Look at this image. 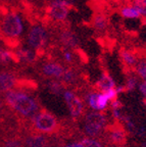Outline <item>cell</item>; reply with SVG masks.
Segmentation results:
<instances>
[{
    "label": "cell",
    "instance_id": "1",
    "mask_svg": "<svg viewBox=\"0 0 146 147\" xmlns=\"http://www.w3.org/2000/svg\"><path fill=\"white\" fill-rule=\"evenodd\" d=\"M27 20L22 11L8 8L0 14V38L16 46L20 44L28 30Z\"/></svg>",
    "mask_w": 146,
    "mask_h": 147
},
{
    "label": "cell",
    "instance_id": "2",
    "mask_svg": "<svg viewBox=\"0 0 146 147\" xmlns=\"http://www.w3.org/2000/svg\"><path fill=\"white\" fill-rule=\"evenodd\" d=\"M4 99L18 113L26 117L33 119L39 111V104L35 98L22 90H10L4 92Z\"/></svg>",
    "mask_w": 146,
    "mask_h": 147
},
{
    "label": "cell",
    "instance_id": "3",
    "mask_svg": "<svg viewBox=\"0 0 146 147\" xmlns=\"http://www.w3.org/2000/svg\"><path fill=\"white\" fill-rule=\"evenodd\" d=\"M25 44L31 49L40 52L44 50L50 41V33L45 25L41 23L33 24L28 28L25 35Z\"/></svg>",
    "mask_w": 146,
    "mask_h": 147
},
{
    "label": "cell",
    "instance_id": "4",
    "mask_svg": "<svg viewBox=\"0 0 146 147\" xmlns=\"http://www.w3.org/2000/svg\"><path fill=\"white\" fill-rule=\"evenodd\" d=\"M108 124L107 117L104 113H87L84 115V133L90 138H99L101 140Z\"/></svg>",
    "mask_w": 146,
    "mask_h": 147
},
{
    "label": "cell",
    "instance_id": "5",
    "mask_svg": "<svg viewBox=\"0 0 146 147\" xmlns=\"http://www.w3.org/2000/svg\"><path fill=\"white\" fill-rule=\"evenodd\" d=\"M128 140V133L119 121L108 124L101 138V142L107 147H124Z\"/></svg>",
    "mask_w": 146,
    "mask_h": 147
},
{
    "label": "cell",
    "instance_id": "6",
    "mask_svg": "<svg viewBox=\"0 0 146 147\" xmlns=\"http://www.w3.org/2000/svg\"><path fill=\"white\" fill-rule=\"evenodd\" d=\"M33 128L36 133L40 134H57L60 130V124L54 115L42 109L32 119Z\"/></svg>",
    "mask_w": 146,
    "mask_h": 147
},
{
    "label": "cell",
    "instance_id": "7",
    "mask_svg": "<svg viewBox=\"0 0 146 147\" xmlns=\"http://www.w3.org/2000/svg\"><path fill=\"white\" fill-rule=\"evenodd\" d=\"M64 97L74 119H79L84 115L85 102L81 97L78 96L72 90H66L64 92Z\"/></svg>",
    "mask_w": 146,
    "mask_h": 147
},
{
    "label": "cell",
    "instance_id": "8",
    "mask_svg": "<svg viewBox=\"0 0 146 147\" xmlns=\"http://www.w3.org/2000/svg\"><path fill=\"white\" fill-rule=\"evenodd\" d=\"M71 9L64 5L53 2H47L46 16L53 23H64L69 18Z\"/></svg>",
    "mask_w": 146,
    "mask_h": 147
},
{
    "label": "cell",
    "instance_id": "9",
    "mask_svg": "<svg viewBox=\"0 0 146 147\" xmlns=\"http://www.w3.org/2000/svg\"><path fill=\"white\" fill-rule=\"evenodd\" d=\"M58 43L62 46V48L70 49V50H76L80 46V38L71 29L64 28L58 32V37H57Z\"/></svg>",
    "mask_w": 146,
    "mask_h": 147
},
{
    "label": "cell",
    "instance_id": "10",
    "mask_svg": "<svg viewBox=\"0 0 146 147\" xmlns=\"http://www.w3.org/2000/svg\"><path fill=\"white\" fill-rule=\"evenodd\" d=\"M16 62H21L25 64H32L35 63L38 58V52L31 49L26 44H18L14 46V49Z\"/></svg>",
    "mask_w": 146,
    "mask_h": 147
},
{
    "label": "cell",
    "instance_id": "11",
    "mask_svg": "<svg viewBox=\"0 0 146 147\" xmlns=\"http://www.w3.org/2000/svg\"><path fill=\"white\" fill-rule=\"evenodd\" d=\"M66 67L53 60L45 61L41 67V74L49 80H60Z\"/></svg>",
    "mask_w": 146,
    "mask_h": 147
},
{
    "label": "cell",
    "instance_id": "12",
    "mask_svg": "<svg viewBox=\"0 0 146 147\" xmlns=\"http://www.w3.org/2000/svg\"><path fill=\"white\" fill-rule=\"evenodd\" d=\"M18 79L12 71H0V91H10L18 87Z\"/></svg>",
    "mask_w": 146,
    "mask_h": 147
},
{
    "label": "cell",
    "instance_id": "13",
    "mask_svg": "<svg viewBox=\"0 0 146 147\" xmlns=\"http://www.w3.org/2000/svg\"><path fill=\"white\" fill-rule=\"evenodd\" d=\"M116 88V83H114L112 77L106 71H103L101 74L100 78L95 84V91H99L100 93H105L110 90Z\"/></svg>",
    "mask_w": 146,
    "mask_h": 147
},
{
    "label": "cell",
    "instance_id": "14",
    "mask_svg": "<svg viewBox=\"0 0 146 147\" xmlns=\"http://www.w3.org/2000/svg\"><path fill=\"white\" fill-rule=\"evenodd\" d=\"M120 58L122 60V63L125 65L127 71H132L134 69L135 65L137 63L138 58L132 50L123 48L120 51Z\"/></svg>",
    "mask_w": 146,
    "mask_h": 147
},
{
    "label": "cell",
    "instance_id": "15",
    "mask_svg": "<svg viewBox=\"0 0 146 147\" xmlns=\"http://www.w3.org/2000/svg\"><path fill=\"white\" fill-rule=\"evenodd\" d=\"M120 14H121L122 18H125V20H128V21H138V20L142 18L140 11L131 3L124 4L120 8Z\"/></svg>",
    "mask_w": 146,
    "mask_h": 147
},
{
    "label": "cell",
    "instance_id": "16",
    "mask_svg": "<svg viewBox=\"0 0 146 147\" xmlns=\"http://www.w3.org/2000/svg\"><path fill=\"white\" fill-rule=\"evenodd\" d=\"M79 74L72 67H66L62 77L60 78V82L64 84V87H73L76 86L79 82Z\"/></svg>",
    "mask_w": 146,
    "mask_h": 147
},
{
    "label": "cell",
    "instance_id": "17",
    "mask_svg": "<svg viewBox=\"0 0 146 147\" xmlns=\"http://www.w3.org/2000/svg\"><path fill=\"white\" fill-rule=\"evenodd\" d=\"M92 28L96 32L98 33H103L107 30L110 22H108L107 16L103 13H96L92 18Z\"/></svg>",
    "mask_w": 146,
    "mask_h": 147
},
{
    "label": "cell",
    "instance_id": "18",
    "mask_svg": "<svg viewBox=\"0 0 146 147\" xmlns=\"http://www.w3.org/2000/svg\"><path fill=\"white\" fill-rule=\"evenodd\" d=\"M12 61H16L14 50L10 49L9 47H4L3 46L1 51H0V63L7 64Z\"/></svg>",
    "mask_w": 146,
    "mask_h": 147
},
{
    "label": "cell",
    "instance_id": "19",
    "mask_svg": "<svg viewBox=\"0 0 146 147\" xmlns=\"http://www.w3.org/2000/svg\"><path fill=\"white\" fill-rule=\"evenodd\" d=\"M47 87L51 93L55 95H59L66 91V87L64 86L59 80H48L47 82Z\"/></svg>",
    "mask_w": 146,
    "mask_h": 147
},
{
    "label": "cell",
    "instance_id": "20",
    "mask_svg": "<svg viewBox=\"0 0 146 147\" xmlns=\"http://www.w3.org/2000/svg\"><path fill=\"white\" fill-rule=\"evenodd\" d=\"M134 71L138 78L146 81V58L138 59L137 63L134 67Z\"/></svg>",
    "mask_w": 146,
    "mask_h": 147
},
{
    "label": "cell",
    "instance_id": "21",
    "mask_svg": "<svg viewBox=\"0 0 146 147\" xmlns=\"http://www.w3.org/2000/svg\"><path fill=\"white\" fill-rule=\"evenodd\" d=\"M137 86H138V77L133 73L128 74V76H127V81H126V85L124 86L125 92L126 91H133Z\"/></svg>",
    "mask_w": 146,
    "mask_h": 147
},
{
    "label": "cell",
    "instance_id": "22",
    "mask_svg": "<svg viewBox=\"0 0 146 147\" xmlns=\"http://www.w3.org/2000/svg\"><path fill=\"white\" fill-rule=\"evenodd\" d=\"M79 147H107L101 141L90 139V138H84L81 139L79 142Z\"/></svg>",
    "mask_w": 146,
    "mask_h": 147
},
{
    "label": "cell",
    "instance_id": "23",
    "mask_svg": "<svg viewBox=\"0 0 146 147\" xmlns=\"http://www.w3.org/2000/svg\"><path fill=\"white\" fill-rule=\"evenodd\" d=\"M62 59H64V62H66V63L72 64V63H74L76 60V54L74 53L73 50H70V49L62 48Z\"/></svg>",
    "mask_w": 146,
    "mask_h": 147
},
{
    "label": "cell",
    "instance_id": "24",
    "mask_svg": "<svg viewBox=\"0 0 146 147\" xmlns=\"http://www.w3.org/2000/svg\"><path fill=\"white\" fill-rule=\"evenodd\" d=\"M107 98L105 97L103 93H98L97 100H96V105H97V110H104L107 107Z\"/></svg>",
    "mask_w": 146,
    "mask_h": 147
},
{
    "label": "cell",
    "instance_id": "25",
    "mask_svg": "<svg viewBox=\"0 0 146 147\" xmlns=\"http://www.w3.org/2000/svg\"><path fill=\"white\" fill-rule=\"evenodd\" d=\"M130 3L139 10L142 18H146V5L144 0H131Z\"/></svg>",
    "mask_w": 146,
    "mask_h": 147
},
{
    "label": "cell",
    "instance_id": "26",
    "mask_svg": "<svg viewBox=\"0 0 146 147\" xmlns=\"http://www.w3.org/2000/svg\"><path fill=\"white\" fill-rule=\"evenodd\" d=\"M76 1H77V0H47V2L57 3V4L64 5V6L68 7V8H70V9H72L75 6Z\"/></svg>",
    "mask_w": 146,
    "mask_h": 147
},
{
    "label": "cell",
    "instance_id": "27",
    "mask_svg": "<svg viewBox=\"0 0 146 147\" xmlns=\"http://www.w3.org/2000/svg\"><path fill=\"white\" fill-rule=\"evenodd\" d=\"M3 147H24V143H23V141L20 140V139L12 138V139L7 140Z\"/></svg>",
    "mask_w": 146,
    "mask_h": 147
},
{
    "label": "cell",
    "instance_id": "28",
    "mask_svg": "<svg viewBox=\"0 0 146 147\" xmlns=\"http://www.w3.org/2000/svg\"><path fill=\"white\" fill-rule=\"evenodd\" d=\"M103 94H104L105 97L107 98V100H110V101L116 100L118 95H119L118 94V92H116V88H114V89L110 90V91H107V92H105V93H103Z\"/></svg>",
    "mask_w": 146,
    "mask_h": 147
},
{
    "label": "cell",
    "instance_id": "29",
    "mask_svg": "<svg viewBox=\"0 0 146 147\" xmlns=\"http://www.w3.org/2000/svg\"><path fill=\"white\" fill-rule=\"evenodd\" d=\"M18 0H0V6L3 7H12L16 5Z\"/></svg>",
    "mask_w": 146,
    "mask_h": 147
},
{
    "label": "cell",
    "instance_id": "30",
    "mask_svg": "<svg viewBox=\"0 0 146 147\" xmlns=\"http://www.w3.org/2000/svg\"><path fill=\"white\" fill-rule=\"evenodd\" d=\"M110 107L112 108V110H114V109H118V110H119L120 108L123 107V103H122V102L120 100L116 99V100H112V102H110Z\"/></svg>",
    "mask_w": 146,
    "mask_h": 147
},
{
    "label": "cell",
    "instance_id": "31",
    "mask_svg": "<svg viewBox=\"0 0 146 147\" xmlns=\"http://www.w3.org/2000/svg\"><path fill=\"white\" fill-rule=\"evenodd\" d=\"M138 87H139L140 92L142 93L144 98H146V81H142L139 85H138Z\"/></svg>",
    "mask_w": 146,
    "mask_h": 147
},
{
    "label": "cell",
    "instance_id": "32",
    "mask_svg": "<svg viewBox=\"0 0 146 147\" xmlns=\"http://www.w3.org/2000/svg\"><path fill=\"white\" fill-rule=\"evenodd\" d=\"M64 147H79V142L70 143V144H68V145H64Z\"/></svg>",
    "mask_w": 146,
    "mask_h": 147
},
{
    "label": "cell",
    "instance_id": "33",
    "mask_svg": "<svg viewBox=\"0 0 146 147\" xmlns=\"http://www.w3.org/2000/svg\"><path fill=\"white\" fill-rule=\"evenodd\" d=\"M118 2H121V3H126V2H129L131 0H116Z\"/></svg>",
    "mask_w": 146,
    "mask_h": 147
},
{
    "label": "cell",
    "instance_id": "34",
    "mask_svg": "<svg viewBox=\"0 0 146 147\" xmlns=\"http://www.w3.org/2000/svg\"><path fill=\"white\" fill-rule=\"evenodd\" d=\"M3 45H2V42H0V51H1V49H2Z\"/></svg>",
    "mask_w": 146,
    "mask_h": 147
},
{
    "label": "cell",
    "instance_id": "35",
    "mask_svg": "<svg viewBox=\"0 0 146 147\" xmlns=\"http://www.w3.org/2000/svg\"><path fill=\"white\" fill-rule=\"evenodd\" d=\"M28 1H36V0H28Z\"/></svg>",
    "mask_w": 146,
    "mask_h": 147
},
{
    "label": "cell",
    "instance_id": "36",
    "mask_svg": "<svg viewBox=\"0 0 146 147\" xmlns=\"http://www.w3.org/2000/svg\"><path fill=\"white\" fill-rule=\"evenodd\" d=\"M144 2H145V5H146V0H144Z\"/></svg>",
    "mask_w": 146,
    "mask_h": 147
},
{
    "label": "cell",
    "instance_id": "37",
    "mask_svg": "<svg viewBox=\"0 0 146 147\" xmlns=\"http://www.w3.org/2000/svg\"><path fill=\"white\" fill-rule=\"evenodd\" d=\"M0 106H1V101H0Z\"/></svg>",
    "mask_w": 146,
    "mask_h": 147
}]
</instances>
